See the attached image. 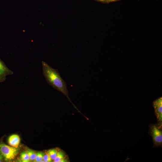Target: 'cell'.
<instances>
[{"instance_id":"cell-6","label":"cell","mask_w":162,"mask_h":162,"mask_svg":"<svg viewBox=\"0 0 162 162\" xmlns=\"http://www.w3.org/2000/svg\"><path fill=\"white\" fill-rule=\"evenodd\" d=\"M13 74V72L9 69L0 59V76H6Z\"/></svg>"},{"instance_id":"cell-3","label":"cell","mask_w":162,"mask_h":162,"mask_svg":"<svg viewBox=\"0 0 162 162\" xmlns=\"http://www.w3.org/2000/svg\"><path fill=\"white\" fill-rule=\"evenodd\" d=\"M149 130L154 146H161L162 143V133L159 128L155 125L152 124L150 127Z\"/></svg>"},{"instance_id":"cell-15","label":"cell","mask_w":162,"mask_h":162,"mask_svg":"<svg viewBox=\"0 0 162 162\" xmlns=\"http://www.w3.org/2000/svg\"><path fill=\"white\" fill-rule=\"evenodd\" d=\"M3 157L0 153V162H2L3 160Z\"/></svg>"},{"instance_id":"cell-10","label":"cell","mask_w":162,"mask_h":162,"mask_svg":"<svg viewBox=\"0 0 162 162\" xmlns=\"http://www.w3.org/2000/svg\"><path fill=\"white\" fill-rule=\"evenodd\" d=\"M26 151L29 157L30 161H34L35 158L36 153L33 150L29 149H27Z\"/></svg>"},{"instance_id":"cell-16","label":"cell","mask_w":162,"mask_h":162,"mask_svg":"<svg viewBox=\"0 0 162 162\" xmlns=\"http://www.w3.org/2000/svg\"><path fill=\"white\" fill-rule=\"evenodd\" d=\"M117 0H106V1H107L109 2H113L117 1Z\"/></svg>"},{"instance_id":"cell-9","label":"cell","mask_w":162,"mask_h":162,"mask_svg":"<svg viewBox=\"0 0 162 162\" xmlns=\"http://www.w3.org/2000/svg\"><path fill=\"white\" fill-rule=\"evenodd\" d=\"M20 159L22 162H28L30 160L29 157L26 151L22 152L20 155Z\"/></svg>"},{"instance_id":"cell-7","label":"cell","mask_w":162,"mask_h":162,"mask_svg":"<svg viewBox=\"0 0 162 162\" xmlns=\"http://www.w3.org/2000/svg\"><path fill=\"white\" fill-rule=\"evenodd\" d=\"M59 149L57 148H54L49 149L46 152L53 160L56 158Z\"/></svg>"},{"instance_id":"cell-13","label":"cell","mask_w":162,"mask_h":162,"mask_svg":"<svg viewBox=\"0 0 162 162\" xmlns=\"http://www.w3.org/2000/svg\"><path fill=\"white\" fill-rule=\"evenodd\" d=\"M69 162V160L67 156H66L65 157L63 158L59 161V162Z\"/></svg>"},{"instance_id":"cell-8","label":"cell","mask_w":162,"mask_h":162,"mask_svg":"<svg viewBox=\"0 0 162 162\" xmlns=\"http://www.w3.org/2000/svg\"><path fill=\"white\" fill-rule=\"evenodd\" d=\"M66 156V153L64 151L59 150L56 158L53 160V162H59L60 160Z\"/></svg>"},{"instance_id":"cell-14","label":"cell","mask_w":162,"mask_h":162,"mask_svg":"<svg viewBox=\"0 0 162 162\" xmlns=\"http://www.w3.org/2000/svg\"><path fill=\"white\" fill-rule=\"evenodd\" d=\"M6 79V76H0V82L4 81Z\"/></svg>"},{"instance_id":"cell-11","label":"cell","mask_w":162,"mask_h":162,"mask_svg":"<svg viewBox=\"0 0 162 162\" xmlns=\"http://www.w3.org/2000/svg\"><path fill=\"white\" fill-rule=\"evenodd\" d=\"M45 153L41 152H38L36 153L35 158L34 161L35 162H40L43 160V158Z\"/></svg>"},{"instance_id":"cell-12","label":"cell","mask_w":162,"mask_h":162,"mask_svg":"<svg viewBox=\"0 0 162 162\" xmlns=\"http://www.w3.org/2000/svg\"><path fill=\"white\" fill-rule=\"evenodd\" d=\"M43 160L45 162H52L53 160L46 153L44 154V156Z\"/></svg>"},{"instance_id":"cell-2","label":"cell","mask_w":162,"mask_h":162,"mask_svg":"<svg viewBox=\"0 0 162 162\" xmlns=\"http://www.w3.org/2000/svg\"><path fill=\"white\" fill-rule=\"evenodd\" d=\"M19 152V149L0 142V153L5 160L9 161L15 158Z\"/></svg>"},{"instance_id":"cell-5","label":"cell","mask_w":162,"mask_h":162,"mask_svg":"<svg viewBox=\"0 0 162 162\" xmlns=\"http://www.w3.org/2000/svg\"><path fill=\"white\" fill-rule=\"evenodd\" d=\"M20 136L17 134H13L10 136L8 139L9 145L13 147L18 148L20 142Z\"/></svg>"},{"instance_id":"cell-17","label":"cell","mask_w":162,"mask_h":162,"mask_svg":"<svg viewBox=\"0 0 162 162\" xmlns=\"http://www.w3.org/2000/svg\"><path fill=\"white\" fill-rule=\"evenodd\" d=\"M98 0L100 1H102V2L106 1V0Z\"/></svg>"},{"instance_id":"cell-4","label":"cell","mask_w":162,"mask_h":162,"mask_svg":"<svg viewBox=\"0 0 162 162\" xmlns=\"http://www.w3.org/2000/svg\"><path fill=\"white\" fill-rule=\"evenodd\" d=\"M162 97H160L153 103V106L155 110V115L158 122L162 126Z\"/></svg>"},{"instance_id":"cell-1","label":"cell","mask_w":162,"mask_h":162,"mask_svg":"<svg viewBox=\"0 0 162 162\" xmlns=\"http://www.w3.org/2000/svg\"><path fill=\"white\" fill-rule=\"evenodd\" d=\"M42 65L43 74L47 82L54 88L62 92L72 103L68 96L66 83L61 77L58 70L44 61H42Z\"/></svg>"}]
</instances>
